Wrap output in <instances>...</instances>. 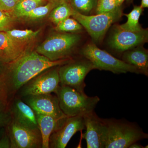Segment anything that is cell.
<instances>
[{
    "mask_svg": "<svg viewBox=\"0 0 148 148\" xmlns=\"http://www.w3.org/2000/svg\"><path fill=\"white\" fill-rule=\"evenodd\" d=\"M71 60L69 58L51 61L35 51H27L14 62L6 64L0 79L8 106L20 88L30 80L48 69L62 66Z\"/></svg>",
    "mask_w": 148,
    "mask_h": 148,
    "instance_id": "1",
    "label": "cell"
},
{
    "mask_svg": "<svg viewBox=\"0 0 148 148\" xmlns=\"http://www.w3.org/2000/svg\"><path fill=\"white\" fill-rule=\"evenodd\" d=\"M102 120L104 148H128L132 143L148 138L147 133L135 123L114 118Z\"/></svg>",
    "mask_w": 148,
    "mask_h": 148,
    "instance_id": "2",
    "label": "cell"
},
{
    "mask_svg": "<svg viewBox=\"0 0 148 148\" xmlns=\"http://www.w3.org/2000/svg\"><path fill=\"white\" fill-rule=\"evenodd\" d=\"M60 108L67 116L84 115L94 111L100 99L98 96H88L66 86H59L56 92Z\"/></svg>",
    "mask_w": 148,
    "mask_h": 148,
    "instance_id": "3",
    "label": "cell"
},
{
    "mask_svg": "<svg viewBox=\"0 0 148 148\" xmlns=\"http://www.w3.org/2000/svg\"><path fill=\"white\" fill-rule=\"evenodd\" d=\"M77 34L59 33L51 36L37 47L36 51L51 61L70 58L80 40Z\"/></svg>",
    "mask_w": 148,
    "mask_h": 148,
    "instance_id": "4",
    "label": "cell"
},
{
    "mask_svg": "<svg viewBox=\"0 0 148 148\" xmlns=\"http://www.w3.org/2000/svg\"><path fill=\"white\" fill-rule=\"evenodd\" d=\"M81 54L92 63L95 69L109 71L116 74L128 72L139 74L134 66L115 58L106 51L100 49L94 44L86 46L82 51Z\"/></svg>",
    "mask_w": 148,
    "mask_h": 148,
    "instance_id": "5",
    "label": "cell"
},
{
    "mask_svg": "<svg viewBox=\"0 0 148 148\" xmlns=\"http://www.w3.org/2000/svg\"><path fill=\"white\" fill-rule=\"evenodd\" d=\"M122 14L121 7L112 12L95 15L82 14L73 8L72 16L84 27L93 41L98 42L103 39L111 25L120 19Z\"/></svg>",
    "mask_w": 148,
    "mask_h": 148,
    "instance_id": "6",
    "label": "cell"
},
{
    "mask_svg": "<svg viewBox=\"0 0 148 148\" xmlns=\"http://www.w3.org/2000/svg\"><path fill=\"white\" fill-rule=\"evenodd\" d=\"M95 69L92 63L86 58L70 61L59 66L58 73L61 85L70 86L84 92L85 79L88 74Z\"/></svg>",
    "mask_w": 148,
    "mask_h": 148,
    "instance_id": "7",
    "label": "cell"
},
{
    "mask_svg": "<svg viewBox=\"0 0 148 148\" xmlns=\"http://www.w3.org/2000/svg\"><path fill=\"white\" fill-rule=\"evenodd\" d=\"M55 66L37 75L24 84L17 93L21 97L30 95L56 93L60 86L58 69Z\"/></svg>",
    "mask_w": 148,
    "mask_h": 148,
    "instance_id": "8",
    "label": "cell"
},
{
    "mask_svg": "<svg viewBox=\"0 0 148 148\" xmlns=\"http://www.w3.org/2000/svg\"><path fill=\"white\" fill-rule=\"evenodd\" d=\"M6 130L11 148H40L42 147L40 131L37 128L25 127L12 119Z\"/></svg>",
    "mask_w": 148,
    "mask_h": 148,
    "instance_id": "9",
    "label": "cell"
},
{
    "mask_svg": "<svg viewBox=\"0 0 148 148\" xmlns=\"http://www.w3.org/2000/svg\"><path fill=\"white\" fill-rule=\"evenodd\" d=\"M148 30L139 32L123 30L116 26L109 40L110 46L116 51L123 52L140 46L147 42Z\"/></svg>",
    "mask_w": 148,
    "mask_h": 148,
    "instance_id": "10",
    "label": "cell"
},
{
    "mask_svg": "<svg viewBox=\"0 0 148 148\" xmlns=\"http://www.w3.org/2000/svg\"><path fill=\"white\" fill-rule=\"evenodd\" d=\"M83 130H85L83 115L68 117L63 124L51 135L49 148H66L73 135Z\"/></svg>",
    "mask_w": 148,
    "mask_h": 148,
    "instance_id": "11",
    "label": "cell"
},
{
    "mask_svg": "<svg viewBox=\"0 0 148 148\" xmlns=\"http://www.w3.org/2000/svg\"><path fill=\"white\" fill-rule=\"evenodd\" d=\"M22 98L23 101L36 112L50 116L58 120L68 117L60 108L57 96L46 94L28 95Z\"/></svg>",
    "mask_w": 148,
    "mask_h": 148,
    "instance_id": "12",
    "label": "cell"
},
{
    "mask_svg": "<svg viewBox=\"0 0 148 148\" xmlns=\"http://www.w3.org/2000/svg\"><path fill=\"white\" fill-rule=\"evenodd\" d=\"M86 131L83 135L88 148H104V124L94 111L83 115Z\"/></svg>",
    "mask_w": 148,
    "mask_h": 148,
    "instance_id": "13",
    "label": "cell"
},
{
    "mask_svg": "<svg viewBox=\"0 0 148 148\" xmlns=\"http://www.w3.org/2000/svg\"><path fill=\"white\" fill-rule=\"evenodd\" d=\"M8 109L14 121L25 127L39 129L34 111L20 98H13Z\"/></svg>",
    "mask_w": 148,
    "mask_h": 148,
    "instance_id": "14",
    "label": "cell"
},
{
    "mask_svg": "<svg viewBox=\"0 0 148 148\" xmlns=\"http://www.w3.org/2000/svg\"><path fill=\"white\" fill-rule=\"evenodd\" d=\"M29 46L12 39L5 32H0V61L10 64L28 51Z\"/></svg>",
    "mask_w": 148,
    "mask_h": 148,
    "instance_id": "15",
    "label": "cell"
},
{
    "mask_svg": "<svg viewBox=\"0 0 148 148\" xmlns=\"http://www.w3.org/2000/svg\"><path fill=\"white\" fill-rule=\"evenodd\" d=\"M122 60L135 67L139 74L148 76V53L144 48L139 46L125 51Z\"/></svg>",
    "mask_w": 148,
    "mask_h": 148,
    "instance_id": "16",
    "label": "cell"
},
{
    "mask_svg": "<svg viewBox=\"0 0 148 148\" xmlns=\"http://www.w3.org/2000/svg\"><path fill=\"white\" fill-rule=\"evenodd\" d=\"M37 122L42 139V148H49V138L53 131L63 124L66 119L61 120L53 117L36 112Z\"/></svg>",
    "mask_w": 148,
    "mask_h": 148,
    "instance_id": "17",
    "label": "cell"
},
{
    "mask_svg": "<svg viewBox=\"0 0 148 148\" xmlns=\"http://www.w3.org/2000/svg\"><path fill=\"white\" fill-rule=\"evenodd\" d=\"M73 8L67 1H62L55 7L49 13L50 21L57 25L73 14Z\"/></svg>",
    "mask_w": 148,
    "mask_h": 148,
    "instance_id": "18",
    "label": "cell"
},
{
    "mask_svg": "<svg viewBox=\"0 0 148 148\" xmlns=\"http://www.w3.org/2000/svg\"><path fill=\"white\" fill-rule=\"evenodd\" d=\"M143 11V8L140 6H135L129 13L125 14L127 17L126 23L119 26L121 29L131 32H139L143 30L139 21Z\"/></svg>",
    "mask_w": 148,
    "mask_h": 148,
    "instance_id": "19",
    "label": "cell"
},
{
    "mask_svg": "<svg viewBox=\"0 0 148 148\" xmlns=\"http://www.w3.org/2000/svg\"><path fill=\"white\" fill-rule=\"evenodd\" d=\"M40 31V29L34 31L29 29H12L5 32L12 39L29 45L37 38Z\"/></svg>",
    "mask_w": 148,
    "mask_h": 148,
    "instance_id": "20",
    "label": "cell"
},
{
    "mask_svg": "<svg viewBox=\"0 0 148 148\" xmlns=\"http://www.w3.org/2000/svg\"><path fill=\"white\" fill-rule=\"evenodd\" d=\"M44 0H20L16 3L11 12L14 18H20L40 5Z\"/></svg>",
    "mask_w": 148,
    "mask_h": 148,
    "instance_id": "21",
    "label": "cell"
},
{
    "mask_svg": "<svg viewBox=\"0 0 148 148\" xmlns=\"http://www.w3.org/2000/svg\"><path fill=\"white\" fill-rule=\"evenodd\" d=\"M60 2H61L50 0V1L47 4L37 7L31 11L24 14L22 17L30 19L43 18L48 14L50 13L51 11Z\"/></svg>",
    "mask_w": 148,
    "mask_h": 148,
    "instance_id": "22",
    "label": "cell"
},
{
    "mask_svg": "<svg viewBox=\"0 0 148 148\" xmlns=\"http://www.w3.org/2000/svg\"><path fill=\"white\" fill-rule=\"evenodd\" d=\"M82 27L75 19L69 17L56 25L55 30L59 32L73 33L80 31Z\"/></svg>",
    "mask_w": 148,
    "mask_h": 148,
    "instance_id": "23",
    "label": "cell"
},
{
    "mask_svg": "<svg viewBox=\"0 0 148 148\" xmlns=\"http://www.w3.org/2000/svg\"><path fill=\"white\" fill-rule=\"evenodd\" d=\"M98 0H71L72 7L82 14L86 15L96 7Z\"/></svg>",
    "mask_w": 148,
    "mask_h": 148,
    "instance_id": "24",
    "label": "cell"
},
{
    "mask_svg": "<svg viewBox=\"0 0 148 148\" xmlns=\"http://www.w3.org/2000/svg\"><path fill=\"white\" fill-rule=\"evenodd\" d=\"M117 6L115 0H98L96 6V14L108 13L116 10Z\"/></svg>",
    "mask_w": 148,
    "mask_h": 148,
    "instance_id": "25",
    "label": "cell"
},
{
    "mask_svg": "<svg viewBox=\"0 0 148 148\" xmlns=\"http://www.w3.org/2000/svg\"><path fill=\"white\" fill-rule=\"evenodd\" d=\"M14 18L11 12L0 10V32H6L12 29Z\"/></svg>",
    "mask_w": 148,
    "mask_h": 148,
    "instance_id": "26",
    "label": "cell"
},
{
    "mask_svg": "<svg viewBox=\"0 0 148 148\" xmlns=\"http://www.w3.org/2000/svg\"><path fill=\"white\" fill-rule=\"evenodd\" d=\"M12 119L11 115L8 108H0V127H6Z\"/></svg>",
    "mask_w": 148,
    "mask_h": 148,
    "instance_id": "27",
    "label": "cell"
},
{
    "mask_svg": "<svg viewBox=\"0 0 148 148\" xmlns=\"http://www.w3.org/2000/svg\"><path fill=\"white\" fill-rule=\"evenodd\" d=\"M16 3L14 0H0V10L12 12Z\"/></svg>",
    "mask_w": 148,
    "mask_h": 148,
    "instance_id": "28",
    "label": "cell"
},
{
    "mask_svg": "<svg viewBox=\"0 0 148 148\" xmlns=\"http://www.w3.org/2000/svg\"><path fill=\"white\" fill-rule=\"evenodd\" d=\"M0 108H8V103L6 97L5 93L1 81L0 79Z\"/></svg>",
    "mask_w": 148,
    "mask_h": 148,
    "instance_id": "29",
    "label": "cell"
},
{
    "mask_svg": "<svg viewBox=\"0 0 148 148\" xmlns=\"http://www.w3.org/2000/svg\"><path fill=\"white\" fill-rule=\"evenodd\" d=\"M0 148H11L10 139L7 130L0 139Z\"/></svg>",
    "mask_w": 148,
    "mask_h": 148,
    "instance_id": "30",
    "label": "cell"
},
{
    "mask_svg": "<svg viewBox=\"0 0 148 148\" xmlns=\"http://www.w3.org/2000/svg\"><path fill=\"white\" fill-rule=\"evenodd\" d=\"M6 66V64H4L0 61V77L2 76L3 74L4 73Z\"/></svg>",
    "mask_w": 148,
    "mask_h": 148,
    "instance_id": "31",
    "label": "cell"
},
{
    "mask_svg": "<svg viewBox=\"0 0 148 148\" xmlns=\"http://www.w3.org/2000/svg\"><path fill=\"white\" fill-rule=\"evenodd\" d=\"M145 147L142 146L140 143L138 142H135L132 143L130 146H129L128 148H144Z\"/></svg>",
    "mask_w": 148,
    "mask_h": 148,
    "instance_id": "32",
    "label": "cell"
},
{
    "mask_svg": "<svg viewBox=\"0 0 148 148\" xmlns=\"http://www.w3.org/2000/svg\"><path fill=\"white\" fill-rule=\"evenodd\" d=\"M140 6L143 8H148V0H141V4Z\"/></svg>",
    "mask_w": 148,
    "mask_h": 148,
    "instance_id": "33",
    "label": "cell"
},
{
    "mask_svg": "<svg viewBox=\"0 0 148 148\" xmlns=\"http://www.w3.org/2000/svg\"><path fill=\"white\" fill-rule=\"evenodd\" d=\"M6 130V127H0V139L2 137L3 135L4 134Z\"/></svg>",
    "mask_w": 148,
    "mask_h": 148,
    "instance_id": "34",
    "label": "cell"
},
{
    "mask_svg": "<svg viewBox=\"0 0 148 148\" xmlns=\"http://www.w3.org/2000/svg\"><path fill=\"white\" fill-rule=\"evenodd\" d=\"M125 0H115L117 6L121 7L123 3Z\"/></svg>",
    "mask_w": 148,
    "mask_h": 148,
    "instance_id": "35",
    "label": "cell"
},
{
    "mask_svg": "<svg viewBox=\"0 0 148 148\" xmlns=\"http://www.w3.org/2000/svg\"><path fill=\"white\" fill-rule=\"evenodd\" d=\"M53 1H57L62 2V1H67L68 2L69 0H53Z\"/></svg>",
    "mask_w": 148,
    "mask_h": 148,
    "instance_id": "36",
    "label": "cell"
},
{
    "mask_svg": "<svg viewBox=\"0 0 148 148\" xmlns=\"http://www.w3.org/2000/svg\"><path fill=\"white\" fill-rule=\"evenodd\" d=\"M127 2L130 3L131 2H132V1H133V0H127Z\"/></svg>",
    "mask_w": 148,
    "mask_h": 148,
    "instance_id": "37",
    "label": "cell"
},
{
    "mask_svg": "<svg viewBox=\"0 0 148 148\" xmlns=\"http://www.w3.org/2000/svg\"><path fill=\"white\" fill-rule=\"evenodd\" d=\"M14 1H15L16 2H18L20 0H14Z\"/></svg>",
    "mask_w": 148,
    "mask_h": 148,
    "instance_id": "38",
    "label": "cell"
},
{
    "mask_svg": "<svg viewBox=\"0 0 148 148\" xmlns=\"http://www.w3.org/2000/svg\"></svg>",
    "mask_w": 148,
    "mask_h": 148,
    "instance_id": "39",
    "label": "cell"
}]
</instances>
